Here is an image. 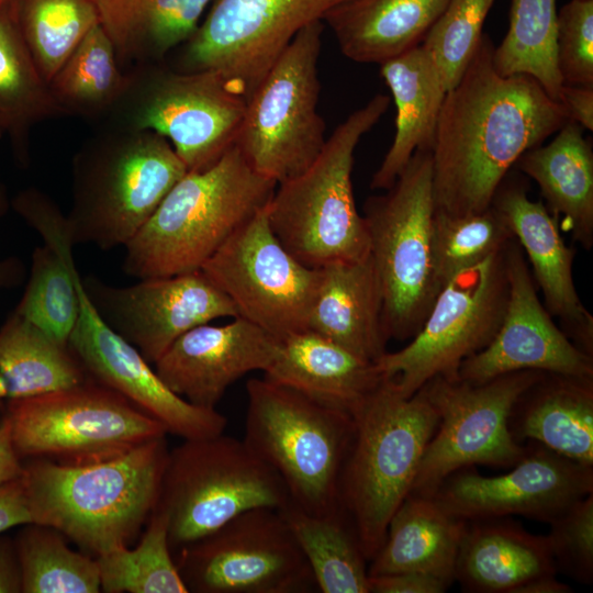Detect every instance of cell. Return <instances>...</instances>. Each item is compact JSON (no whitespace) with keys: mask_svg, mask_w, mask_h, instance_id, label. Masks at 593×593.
Returning a JSON list of instances; mask_svg holds the SVG:
<instances>
[{"mask_svg":"<svg viewBox=\"0 0 593 593\" xmlns=\"http://www.w3.org/2000/svg\"><path fill=\"white\" fill-rule=\"evenodd\" d=\"M483 33L458 83L446 92L433 159L435 210L465 215L488 209L519 157L569 120L528 75H500Z\"/></svg>","mask_w":593,"mask_h":593,"instance_id":"cell-1","label":"cell"},{"mask_svg":"<svg viewBox=\"0 0 593 593\" xmlns=\"http://www.w3.org/2000/svg\"><path fill=\"white\" fill-rule=\"evenodd\" d=\"M168 452L164 436L94 463L23 460L32 523L94 557L127 546L156 507Z\"/></svg>","mask_w":593,"mask_h":593,"instance_id":"cell-2","label":"cell"},{"mask_svg":"<svg viewBox=\"0 0 593 593\" xmlns=\"http://www.w3.org/2000/svg\"><path fill=\"white\" fill-rule=\"evenodd\" d=\"M277 183L255 171L234 144L212 166L187 171L124 246L123 270L137 279L201 270L262 210Z\"/></svg>","mask_w":593,"mask_h":593,"instance_id":"cell-3","label":"cell"},{"mask_svg":"<svg viewBox=\"0 0 593 593\" xmlns=\"http://www.w3.org/2000/svg\"><path fill=\"white\" fill-rule=\"evenodd\" d=\"M353 417L338 501L370 561L383 544L392 515L411 493L438 414L422 390L406 398L384 378Z\"/></svg>","mask_w":593,"mask_h":593,"instance_id":"cell-4","label":"cell"},{"mask_svg":"<svg viewBox=\"0 0 593 593\" xmlns=\"http://www.w3.org/2000/svg\"><path fill=\"white\" fill-rule=\"evenodd\" d=\"M187 171L156 132L115 126L91 138L72 159L71 243L124 247Z\"/></svg>","mask_w":593,"mask_h":593,"instance_id":"cell-5","label":"cell"},{"mask_svg":"<svg viewBox=\"0 0 593 593\" xmlns=\"http://www.w3.org/2000/svg\"><path fill=\"white\" fill-rule=\"evenodd\" d=\"M390 98L376 94L328 136L302 174L278 183L266 205L271 231L283 247L310 268L366 258L369 235L353 190L355 149L385 113Z\"/></svg>","mask_w":593,"mask_h":593,"instance_id":"cell-6","label":"cell"},{"mask_svg":"<svg viewBox=\"0 0 593 593\" xmlns=\"http://www.w3.org/2000/svg\"><path fill=\"white\" fill-rule=\"evenodd\" d=\"M246 390L244 441L279 474L291 502L315 515L342 511L339 480L353 415L265 377L248 380Z\"/></svg>","mask_w":593,"mask_h":593,"instance_id":"cell-7","label":"cell"},{"mask_svg":"<svg viewBox=\"0 0 593 593\" xmlns=\"http://www.w3.org/2000/svg\"><path fill=\"white\" fill-rule=\"evenodd\" d=\"M363 204L388 338L409 340L421 329L440 288L433 266L435 213L430 150H416L394 183Z\"/></svg>","mask_w":593,"mask_h":593,"instance_id":"cell-8","label":"cell"},{"mask_svg":"<svg viewBox=\"0 0 593 593\" xmlns=\"http://www.w3.org/2000/svg\"><path fill=\"white\" fill-rule=\"evenodd\" d=\"M290 502L279 474L244 439L222 433L168 452L156 507L167 517L170 547L180 549L246 511Z\"/></svg>","mask_w":593,"mask_h":593,"instance_id":"cell-9","label":"cell"},{"mask_svg":"<svg viewBox=\"0 0 593 593\" xmlns=\"http://www.w3.org/2000/svg\"><path fill=\"white\" fill-rule=\"evenodd\" d=\"M20 459L94 463L166 436L167 429L118 392L88 381L0 404Z\"/></svg>","mask_w":593,"mask_h":593,"instance_id":"cell-10","label":"cell"},{"mask_svg":"<svg viewBox=\"0 0 593 593\" xmlns=\"http://www.w3.org/2000/svg\"><path fill=\"white\" fill-rule=\"evenodd\" d=\"M323 21L303 27L247 99L235 145L277 184L307 169L326 137L317 111Z\"/></svg>","mask_w":593,"mask_h":593,"instance_id":"cell-11","label":"cell"},{"mask_svg":"<svg viewBox=\"0 0 593 593\" xmlns=\"http://www.w3.org/2000/svg\"><path fill=\"white\" fill-rule=\"evenodd\" d=\"M506 245L456 273L440 289L411 342L376 361L403 396L413 395L434 377L457 378L460 363L491 343L508 298Z\"/></svg>","mask_w":593,"mask_h":593,"instance_id":"cell-12","label":"cell"},{"mask_svg":"<svg viewBox=\"0 0 593 593\" xmlns=\"http://www.w3.org/2000/svg\"><path fill=\"white\" fill-rule=\"evenodd\" d=\"M113 113L116 127L166 137L188 171L215 164L235 144L247 100L216 71H161L141 66Z\"/></svg>","mask_w":593,"mask_h":593,"instance_id":"cell-13","label":"cell"},{"mask_svg":"<svg viewBox=\"0 0 593 593\" xmlns=\"http://www.w3.org/2000/svg\"><path fill=\"white\" fill-rule=\"evenodd\" d=\"M542 372L515 371L482 383L440 376L428 380L419 390L435 407L438 424L411 493L432 496L446 478L462 468H511L517 463L525 447L510 433V413L519 394Z\"/></svg>","mask_w":593,"mask_h":593,"instance_id":"cell-14","label":"cell"},{"mask_svg":"<svg viewBox=\"0 0 593 593\" xmlns=\"http://www.w3.org/2000/svg\"><path fill=\"white\" fill-rule=\"evenodd\" d=\"M189 592L300 593L317 589L279 508L256 507L180 548Z\"/></svg>","mask_w":593,"mask_h":593,"instance_id":"cell-15","label":"cell"},{"mask_svg":"<svg viewBox=\"0 0 593 593\" xmlns=\"http://www.w3.org/2000/svg\"><path fill=\"white\" fill-rule=\"evenodd\" d=\"M203 273L232 301L237 317L277 339L307 331L320 268L298 261L271 231L266 206L204 262Z\"/></svg>","mask_w":593,"mask_h":593,"instance_id":"cell-16","label":"cell"},{"mask_svg":"<svg viewBox=\"0 0 593 593\" xmlns=\"http://www.w3.org/2000/svg\"><path fill=\"white\" fill-rule=\"evenodd\" d=\"M343 1L213 0L179 71H216L247 100L294 36Z\"/></svg>","mask_w":593,"mask_h":593,"instance_id":"cell-17","label":"cell"},{"mask_svg":"<svg viewBox=\"0 0 593 593\" xmlns=\"http://www.w3.org/2000/svg\"><path fill=\"white\" fill-rule=\"evenodd\" d=\"M501 475L462 468L446 478L432 497L448 513L478 521L521 515L549 523L593 493V467L529 441L522 459Z\"/></svg>","mask_w":593,"mask_h":593,"instance_id":"cell-18","label":"cell"},{"mask_svg":"<svg viewBox=\"0 0 593 593\" xmlns=\"http://www.w3.org/2000/svg\"><path fill=\"white\" fill-rule=\"evenodd\" d=\"M102 320L155 363L191 328L222 317H237L232 301L203 273L141 279L118 287L90 275L81 278Z\"/></svg>","mask_w":593,"mask_h":593,"instance_id":"cell-19","label":"cell"},{"mask_svg":"<svg viewBox=\"0 0 593 593\" xmlns=\"http://www.w3.org/2000/svg\"><path fill=\"white\" fill-rule=\"evenodd\" d=\"M79 314L68 345L88 376L118 392L183 439L220 435L227 419L216 409L197 406L171 391L141 353L100 316L81 277Z\"/></svg>","mask_w":593,"mask_h":593,"instance_id":"cell-20","label":"cell"},{"mask_svg":"<svg viewBox=\"0 0 593 593\" xmlns=\"http://www.w3.org/2000/svg\"><path fill=\"white\" fill-rule=\"evenodd\" d=\"M505 256L508 298L501 326L485 348L460 363L457 378L482 383L522 370L593 377V358L553 323L537 295L529 266L515 237L507 243Z\"/></svg>","mask_w":593,"mask_h":593,"instance_id":"cell-21","label":"cell"},{"mask_svg":"<svg viewBox=\"0 0 593 593\" xmlns=\"http://www.w3.org/2000/svg\"><path fill=\"white\" fill-rule=\"evenodd\" d=\"M279 343L242 317L225 325L206 323L177 338L154 363L155 371L186 401L215 409L236 380L251 371L268 370Z\"/></svg>","mask_w":593,"mask_h":593,"instance_id":"cell-22","label":"cell"},{"mask_svg":"<svg viewBox=\"0 0 593 593\" xmlns=\"http://www.w3.org/2000/svg\"><path fill=\"white\" fill-rule=\"evenodd\" d=\"M491 205L505 219L527 255L546 310L558 318L566 336L593 358V316L577 292L574 249L566 245L556 219L541 201L529 199L526 181L518 176L510 177V172L497 187Z\"/></svg>","mask_w":593,"mask_h":593,"instance_id":"cell-23","label":"cell"},{"mask_svg":"<svg viewBox=\"0 0 593 593\" xmlns=\"http://www.w3.org/2000/svg\"><path fill=\"white\" fill-rule=\"evenodd\" d=\"M382 314L381 288L370 255L320 268L309 331L376 362L389 340Z\"/></svg>","mask_w":593,"mask_h":593,"instance_id":"cell-24","label":"cell"},{"mask_svg":"<svg viewBox=\"0 0 593 593\" xmlns=\"http://www.w3.org/2000/svg\"><path fill=\"white\" fill-rule=\"evenodd\" d=\"M265 378L332 409L354 415L384 377L376 362L303 331L280 339Z\"/></svg>","mask_w":593,"mask_h":593,"instance_id":"cell-25","label":"cell"},{"mask_svg":"<svg viewBox=\"0 0 593 593\" xmlns=\"http://www.w3.org/2000/svg\"><path fill=\"white\" fill-rule=\"evenodd\" d=\"M508 429L519 444L536 441L593 467V377L542 372L516 399Z\"/></svg>","mask_w":593,"mask_h":593,"instance_id":"cell-26","label":"cell"},{"mask_svg":"<svg viewBox=\"0 0 593 593\" xmlns=\"http://www.w3.org/2000/svg\"><path fill=\"white\" fill-rule=\"evenodd\" d=\"M557 574L546 536L507 517L467 522L455 567L465 592L515 593L526 582Z\"/></svg>","mask_w":593,"mask_h":593,"instance_id":"cell-27","label":"cell"},{"mask_svg":"<svg viewBox=\"0 0 593 593\" xmlns=\"http://www.w3.org/2000/svg\"><path fill=\"white\" fill-rule=\"evenodd\" d=\"M380 74L396 107L395 135L370 187L387 190L416 150L432 149L447 88L422 45L382 63Z\"/></svg>","mask_w":593,"mask_h":593,"instance_id":"cell-28","label":"cell"},{"mask_svg":"<svg viewBox=\"0 0 593 593\" xmlns=\"http://www.w3.org/2000/svg\"><path fill=\"white\" fill-rule=\"evenodd\" d=\"M449 0H345L324 22L349 59L379 64L422 44Z\"/></svg>","mask_w":593,"mask_h":593,"instance_id":"cell-29","label":"cell"},{"mask_svg":"<svg viewBox=\"0 0 593 593\" xmlns=\"http://www.w3.org/2000/svg\"><path fill=\"white\" fill-rule=\"evenodd\" d=\"M547 145L525 152L516 165L539 186L547 210L584 249L593 246V150L583 128L568 120Z\"/></svg>","mask_w":593,"mask_h":593,"instance_id":"cell-30","label":"cell"},{"mask_svg":"<svg viewBox=\"0 0 593 593\" xmlns=\"http://www.w3.org/2000/svg\"><path fill=\"white\" fill-rule=\"evenodd\" d=\"M466 525L434 497L410 493L392 515L368 574L419 572L452 584Z\"/></svg>","mask_w":593,"mask_h":593,"instance_id":"cell-31","label":"cell"},{"mask_svg":"<svg viewBox=\"0 0 593 593\" xmlns=\"http://www.w3.org/2000/svg\"><path fill=\"white\" fill-rule=\"evenodd\" d=\"M213 0H96L118 60L147 66L184 44Z\"/></svg>","mask_w":593,"mask_h":593,"instance_id":"cell-32","label":"cell"},{"mask_svg":"<svg viewBox=\"0 0 593 593\" xmlns=\"http://www.w3.org/2000/svg\"><path fill=\"white\" fill-rule=\"evenodd\" d=\"M91 379L68 344L13 311L0 328V404Z\"/></svg>","mask_w":593,"mask_h":593,"instance_id":"cell-33","label":"cell"},{"mask_svg":"<svg viewBox=\"0 0 593 593\" xmlns=\"http://www.w3.org/2000/svg\"><path fill=\"white\" fill-rule=\"evenodd\" d=\"M64 115L23 37L14 0H0V122L21 160L31 128Z\"/></svg>","mask_w":593,"mask_h":593,"instance_id":"cell-34","label":"cell"},{"mask_svg":"<svg viewBox=\"0 0 593 593\" xmlns=\"http://www.w3.org/2000/svg\"><path fill=\"white\" fill-rule=\"evenodd\" d=\"M324 593H369L368 561L357 535L339 511L311 514L292 502L280 508Z\"/></svg>","mask_w":593,"mask_h":593,"instance_id":"cell-35","label":"cell"},{"mask_svg":"<svg viewBox=\"0 0 593 593\" xmlns=\"http://www.w3.org/2000/svg\"><path fill=\"white\" fill-rule=\"evenodd\" d=\"M131 83L132 72L121 67L110 37L98 24L48 85L66 115L97 118L113 112Z\"/></svg>","mask_w":593,"mask_h":593,"instance_id":"cell-36","label":"cell"},{"mask_svg":"<svg viewBox=\"0 0 593 593\" xmlns=\"http://www.w3.org/2000/svg\"><path fill=\"white\" fill-rule=\"evenodd\" d=\"M557 14L556 0H512L508 30L494 47L493 65L502 76H532L559 101Z\"/></svg>","mask_w":593,"mask_h":593,"instance_id":"cell-37","label":"cell"},{"mask_svg":"<svg viewBox=\"0 0 593 593\" xmlns=\"http://www.w3.org/2000/svg\"><path fill=\"white\" fill-rule=\"evenodd\" d=\"M14 539L23 593H98L96 558L72 550L57 529L42 524L21 526Z\"/></svg>","mask_w":593,"mask_h":593,"instance_id":"cell-38","label":"cell"},{"mask_svg":"<svg viewBox=\"0 0 593 593\" xmlns=\"http://www.w3.org/2000/svg\"><path fill=\"white\" fill-rule=\"evenodd\" d=\"M101 592L188 593L177 563L171 558L168 522L154 508L141 541L96 557Z\"/></svg>","mask_w":593,"mask_h":593,"instance_id":"cell-39","label":"cell"},{"mask_svg":"<svg viewBox=\"0 0 593 593\" xmlns=\"http://www.w3.org/2000/svg\"><path fill=\"white\" fill-rule=\"evenodd\" d=\"M14 5L23 37L48 83L100 24L96 0H14Z\"/></svg>","mask_w":593,"mask_h":593,"instance_id":"cell-40","label":"cell"},{"mask_svg":"<svg viewBox=\"0 0 593 593\" xmlns=\"http://www.w3.org/2000/svg\"><path fill=\"white\" fill-rule=\"evenodd\" d=\"M512 238L514 234L493 205L465 215L435 210L432 251L439 288L459 271L502 249Z\"/></svg>","mask_w":593,"mask_h":593,"instance_id":"cell-41","label":"cell"},{"mask_svg":"<svg viewBox=\"0 0 593 593\" xmlns=\"http://www.w3.org/2000/svg\"><path fill=\"white\" fill-rule=\"evenodd\" d=\"M495 0H449L422 46L433 57L447 91L460 80L483 35Z\"/></svg>","mask_w":593,"mask_h":593,"instance_id":"cell-42","label":"cell"},{"mask_svg":"<svg viewBox=\"0 0 593 593\" xmlns=\"http://www.w3.org/2000/svg\"><path fill=\"white\" fill-rule=\"evenodd\" d=\"M547 537L557 571L574 581L593 583V493L548 523Z\"/></svg>","mask_w":593,"mask_h":593,"instance_id":"cell-43","label":"cell"},{"mask_svg":"<svg viewBox=\"0 0 593 593\" xmlns=\"http://www.w3.org/2000/svg\"><path fill=\"white\" fill-rule=\"evenodd\" d=\"M557 67L563 85L593 86V0H571L558 12Z\"/></svg>","mask_w":593,"mask_h":593,"instance_id":"cell-44","label":"cell"},{"mask_svg":"<svg viewBox=\"0 0 593 593\" xmlns=\"http://www.w3.org/2000/svg\"><path fill=\"white\" fill-rule=\"evenodd\" d=\"M451 584L440 578L419 572L369 575V593H444Z\"/></svg>","mask_w":593,"mask_h":593,"instance_id":"cell-45","label":"cell"},{"mask_svg":"<svg viewBox=\"0 0 593 593\" xmlns=\"http://www.w3.org/2000/svg\"><path fill=\"white\" fill-rule=\"evenodd\" d=\"M32 523L22 475L0 484V534Z\"/></svg>","mask_w":593,"mask_h":593,"instance_id":"cell-46","label":"cell"},{"mask_svg":"<svg viewBox=\"0 0 593 593\" xmlns=\"http://www.w3.org/2000/svg\"><path fill=\"white\" fill-rule=\"evenodd\" d=\"M559 102L570 121L583 130H593V86L563 85Z\"/></svg>","mask_w":593,"mask_h":593,"instance_id":"cell-47","label":"cell"},{"mask_svg":"<svg viewBox=\"0 0 593 593\" xmlns=\"http://www.w3.org/2000/svg\"><path fill=\"white\" fill-rule=\"evenodd\" d=\"M22 592V580L14 539L0 534V593Z\"/></svg>","mask_w":593,"mask_h":593,"instance_id":"cell-48","label":"cell"},{"mask_svg":"<svg viewBox=\"0 0 593 593\" xmlns=\"http://www.w3.org/2000/svg\"><path fill=\"white\" fill-rule=\"evenodd\" d=\"M23 473V461L18 456L9 421L0 405V484L18 479Z\"/></svg>","mask_w":593,"mask_h":593,"instance_id":"cell-49","label":"cell"},{"mask_svg":"<svg viewBox=\"0 0 593 593\" xmlns=\"http://www.w3.org/2000/svg\"><path fill=\"white\" fill-rule=\"evenodd\" d=\"M26 278V267L22 259L9 256L0 259V289L19 287Z\"/></svg>","mask_w":593,"mask_h":593,"instance_id":"cell-50","label":"cell"},{"mask_svg":"<svg viewBox=\"0 0 593 593\" xmlns=\"http://www.w3.org/2000/svg\"><path fill=\"white\" fill-rule=\"evenodd\" d=\"M570 585L557 580L556 574L542 575L533 579L522 586L515 593H570Z\"/></svg>","mask_w":593,"mask_h":593,"instance_id":"cell-51","label":"cell"},{"mask_svg":"<svg viewBox=\"0 0 593 593\" xmlns=\"http://www.w3.org/2000/svg\"><path fill=\"white\" fill-rule=\"evenodd\" d=\"M11 209V199L5 184L0 180V219Z\"/></svg>","mask_w":593,"mask_h":593,"instance_id":"cell-52","label":"cell"},{"mask_svg":"<svg viewBox=\"0 0 593 593\" xmlns=\"http://www.w3.org/2000/svg\"><path fill=\"white\" fill-rule=\"evenodd\" d=\"M3 134H4V128H3V126H2V124H1V122H0V137H1Z\"/></svg>","mask_w":593,"mask_h":593,"instance_id":"cell-53","label":"cell"}]
</instances>
